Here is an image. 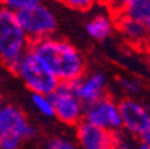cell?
Returning <instances> with one entry per match:
<instances>
[{
	"mask_svg": "<svg viewBox=\"0 0 150 149\" xmlns=\"http://www.w3.org/2000/svg\"><path fill=\"white\" fill-rule=\"evenodd\" d=\"M33 52L55 75L59 82H74L86 73V61L83 54L70 42L49 36L30 43Z\"/></svg>",
	"mask_w": 150,
	"mask_h": 149,
	"instance_id": "cell-1",
	"label": "cell"
},
{
	"mask_svg": "<svg viewBox=\"0 0 150 149\" xmlns=\"http://www.w3.org/2000/svg\"><path fill=\"white\" fill-rule=\"evenodd\" d=\"M30 39L21 29L13 11L0 8V63L12 73L28 51Z\"/></svg>",
	"mask_w": 150,
	"mask_h": 149,
	"instance_id": "cell-2",
	"label": "cell"
},
{
	"mask_svg": "<svg viewBox=\"0 0 150 149\" xmlns=\"http://www.w3.org/2000/svg\"><path fill=\"white\" fill-rule=\"evenodd\" d=\"M13 75L25 83V87L36 94H51L59 81L33 52L27 51L16 64Z\"/></svg>",
	"mask_w": 150,
	"mask_h": 149,
	"instance_id": "cell-3",
	"label": "cell"
},
{
	"mask_svg": "<svg viewBox=\"0 0 150 149\" xmlns=\"http://www.w3.org/2000/svg\"><path fill=\"white\" fill-rule=\"evenodd\" d=\"M16 19L30 42L54 36L58 23L55 14L42 2L15 12Z\"/></svg>",
	"mask_w": 150,
	"mask_h": 149,
	"instance_id": "cell-4",
	"label": "cell"
},
{
	"mask_svg": "<svg viewBox=\"0 0 150 149\" xmlns=\"http://www.w3.org/2000/svg\"><path fill=\"white\" fill-rule=\"evenodd\" d=\"M49 97L54 104L55 118L62 124L77 125L83 119L85 104L74 93V88L70 82H59Z\"/></svg>",
	"mask_w": 150,
	"mask_h": 149,
	"instance_id": "cell-5",
	"label": "cell"
},
{
	"mask_svg": "<svg viewBox=\"0 0 150 149\" xmlns=\"http://www.w3.org/2000/svg\"><path fill=\"white\" fill-rule=\"evenodd\" d=\"M83 119L97 125V127L113 131V133L122 131L119 103L109 94H105L104 97H101L89 104H85Z\"/></svg>",
	"mask_w": 150,
	"mask_h": 149,
	"instance_id": "cell-6",
	"label": "cell"
},
{
	"mask_svg": "<svg viewBox=\"0 0 150 149\" xmlns=\"http://www.w3.org/2000/svg\"><path fill=\"white\" fill-rule=\"evenodd\" d=\"M36 133L34 125H31L23 109L6 103L0 108V134H13L25 142L33 139Z\"/></svg>",
	"mask_w": 150,
	"mask_h": 149,
	"instance_id": "cell-7",
	"label": "cell"
},
{
	"mask_svg": "<svg viewBox=\"0 0 150 149\" xmlns=\"http://www.w3.org/2000/svg\"><path fill=\"white\" fill-rule=\"evenodd\" d=\"M122 119V131L129 136H140L150 121V109L135 98H123L119 101Z\"/></svg>",
	"mask_w": 150,
	"mask_h": 149,
	"instance_id": "cell-8",
	"label": "cell"
},
{
	"mask_svg": "<svg viewBox=\"0 0 150 149\" xmlns=\"http://www.w3.org/2000/svg\"><path fill=\"white\" fill-rule=\"evenodd\" d=\"M76 127V140L80 149H112L116 133L82 119Z\"/></svg>",
	"mask_w": 150,
	"mask_h": 149,
	"instance_id": "cell-9",
	"label": "cell"
},
{
	"mask_svg": "<svg viewBox=\"0 0 150 149\" xmlns=\"http://www.w3.org/2000/svg\"><path fill=\"white\" fill-rule=\"evenodd\" d=\"M115 16V30H117L131 46L143 51H150V39L147 36L144 23L132 19L123 14Z\"/></svg>",
	"mask_w": 150,
	"mask_h": 149,
	"instance_id": "cell-10",
	"label": "cell"
},
{
	"mask_svg": "<svg viewBox=\"0 0 150 149\" xmlns=\"http://www.w3.org/2000/svg\"><path fill=\"white\" fill-rule=\"evenodd\" d=\"M70 83L83 104H89L107 94V79L103 73H85L80 79Z\"/></svg>",
	"mask_w": 150,
	"mask_h": 149,
	"instance_id": "cell-11",
	"label": "cell"
},
{
	"mask_svg": "<svg viewBox=\"0 0 150 149\" xmlns=\"http://www.w3.org/2000/svg\"><path fill=\"white\" fill-rule=\"evenodd\" d=\"M86 33L94 39V40H105L110 37V34L115 31V16L109 14H97L94 15L89 21L85 24Z\"/></svg>",
	"mask_w": 150,
	"mask_h": 149,
	"instance_id": "cell-12",
	"label": "cell"
},
{
	"mask_svg": "<svg viewBox=\"0 0 150 149\" xmlns=\"http://www.w3.org/2000/svg\"><path fill=\"white\" fill-rule=\"evenodd\" d=\"M120 14L144 23L150 15V0H135V2L128 5Z\"/></svg>",
	"mask_w": 150,
	"mask_h": 149,
	"instance_id": "cell-13",
	"label": "cell"
},
{
	"mask_svg": "<svg viewBox=\"0 0 150 149\" xmlns=\"http://www.w3.org/2000/svg\"><path fill=\"white\" fill-rule=\"evenodd\" d=\"M31 101L33 106L36 108V111L45 118H55L54 113V104L52 100L49 97V94H36L31 93Z\"/></svg>",
	"mask_w": 150,
	"mask_h": 149,
	"instance_id": "cell-14",
	"label": "cell"
},
{
	"mask_svg": "<svg viewBox=\"0 0 150 149\" xmlns=\"http://www.w3.org/2000/svg\"><path fill=\"white\" fill-rule=\"evenodd\" d=\"M59 2L73 11L86 12V11H91L95 5L101 3V0H59Z\"/></svg>",
	"mask_w": 150,
	"mask_h": 149,
	"instance_id": "cell-15",
	"label": "cell"
},
{
	"mask_svg": "<svg viewBox=\"0 0 150 149\" xmlns=\"http://www.w3.org/2000/svg\"><path fill=\"white\" fill-rule=\"evenodd\" d=\"M48 149H77V145L70 140L69 137H64V136H57L48 140L46 145Z\"/></svg>",
	"mask_w": 150,
	"mask_h": 149,
	"instance_id": "cell-16",
	"label": "cell"
},
{
	"mask_svg": "<svg viewBox=\"0 0 150 149\" xmlns=\"http://www.w3.org/2000/svg\"><path fill=\"white\" fill-rule=\"evenodd\" d=\"M39 2H42V0H0V3H2L3 8L11 9L13 12H18L21 9H25L28 6H33V5H36Z\"/></svg>",
	"mask_w": 150,
	"mask_h": 149,
	"instance_id": "cell-17",
	"label": "cell"
},
{
	"mask_svg": "<svg viewBox=\"0 0 150 149\" xmlns=\"http://www.w3.org/2000/svg\"><path fill=\"white\" fill-rule=\"evenodd\" d=\"M137 143L132 140V137L128 134L125 136L123 131H119L116 133V137H115V143L112 146V149H135Z\"/></svg>",
	"mask_w": 150,
	"mask_h": 149,
	"instance_id": "cell-18",
	"label": "cell"
},
{
	"mask_svg": "<svg viewBox=\"0 0 150 149\" xmlns=\"http://www.w3.org/2000/svg\"><path fill=\"white\" fill-rule=\"evenodd\" d=\"M135 2V0H101V3L105 6V9L109 11L112 15L120 14L128 5Z\"/></svg>",
	"mask_w": 150,
	"mask_h": 149,
	"instance_id": "cell-19",
	"label": "cell"
},
{
	"mask_svg": "<svg viewBox=\"0 0 150 149\" xmlns=\"http://www.w3.org/2000/svg\"><path fill=\"white\" fill-rule=\"evenodd\" d=\"M24 140L13 134H0V149H19Z\"/></svg>",
	"mask_w": 150,
	"mask_h": 149,
	"instance_id": "cell-20",
	"label": "cell"
},
{
	"mask_svg": "<svg viewBox=\"0 0 150 149\" xmlns=\"http://www.w3.org/2000/svg\"><path fill=\"white\" fill-rule=\"evenodd\" d=\"M120 85L123 87V90H126L131 94H137V93L141 91V82L135 78H122Z\"/></svg>",
	"mask_w": 150,
	"mask_h": 149,
	"instance_id": "cell-21",
	"label": "cell"
},
{
	"mask_svg": "<svg viewBox=\"0 0 150 149\" xmlns=\"http://www.w3.org/2000/svg\"><path fill=\"white\" fill-rule=\"evenodd\" d=\"M138 137H140V142L146 143V145L150 148V121H149V124L146 125V128L141 131V134H140Z\"/></svg>",
	"mask_w": 150,
	"mask_h": 149,
	"instance_id": "cell-22",
	"label": "cell"
},
{
	"mask_svg": "<svg viewBox=\"0 0 150 149\" xmlns=\"http://www.w3.org/2000/svg\"><path fill=\"white\" fill-rule=\"evenodd\" d=\"M144 27H146V31H147V36H149V39H150V15H149V18L144 21Z\"/></svg>",
	"mask_w": 150,
	"mask_h": 149,
	"instance_id": "cell-23",
	"label": "cell"
},
{
	"mask_svg": "<svg viewBox=\"0 0 150 149\" xmlns=\"http://www.w3.org/2000/svg\"><path fill=\"white\" fill-rule=\"evenodd\" d=\"M135 149H150V148H149V146H147L146 143H143V142H140V143H138V145L135 146Z\"/></svg>",
	"mask_w": 150,
	"mask_h": 149,
	"instance_id": "cell-24",
	"label": "cell"
},
{
	"mask_svg": "<svg viewBox=\"0 0 150 149\" xmlns=\"http://www.w3.org/2000/svg\"><path fill=\"white\" fill-rule=\"evenodd\" d=\"M3 104H5V96H3L2 91H0V108H2Z\"/></svg>",
	"mask_w": 150,
	"mask_h": 149,
	"instance_id": "cell-25",
	"label": "cell"
}]
</instances>
